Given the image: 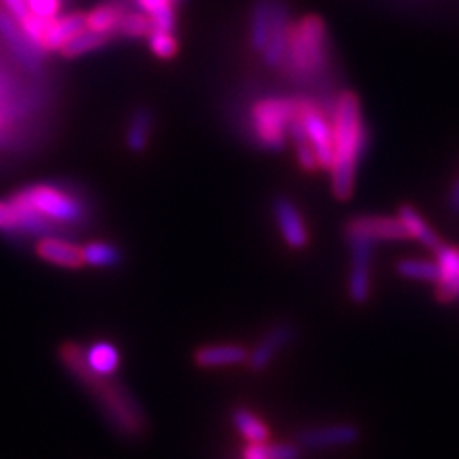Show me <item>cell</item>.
<instances>
[{
  "label": "cell",
  "mask_w": 459,
  "mask_h": 459,
  "mask_svg": "<svg viewBox=\"0 0 459 459\" xmlns=\"http://www.w3.org/2000/svg\"><path fill=\"white\" fill-rule=\"evenodd\" d=\"M297 117L303 125V131L314 150L316 161L324 170L332 169L333 163V128L332 119L320 109V106L307 98H299Z\"/></svg>",
  "instance_id": "8992f818"
},
{
  "label": "cell",
  "mask_w": 459,
  "mask_h": 459,
  "mask_svg": "<svg viewBox=\"0 0 459 459\" xmlns=\"http://www.w3.org/2000/svg\"><path fill=\"white\" fill-rule=\"evenodd\" d=\"M360 438V429L352 423H333L307 429L299 437V446L308 450H332L351 446Z\"/></svg>",
  "instance_id": "9c48e42d"
},
{
  "label": "cell",
  "mask_w": 459,
  "mask_h": 459,
  "mask_svg": "<svg viewBox=\"0 0 459 459\" xmlns=\"http://www.w3.org/2000/svg\"><path fill=\"white\" fill-rule=\"evenodd\" d=\"M295 337V329L290 324H278L270 327L263 335V339L255 344V349L249 351L247 366L251 371H264L274 358L290 344Z\"/></svg>",
  "instance_id": "7c38bea8"
},
{
  "label": "cell",
  "mask_w": 459,
  "mask_h": 459,
  "mask_svg": "<svg viewBox=\"0 0 459 459\" xmlns=\"http://www.w3.org/2000/svg\"><path fill=\"white\" fill-rule=\"evenodd\" d=\"M234 427L238 429V433L246 438L249 444H258V442H268L270 438V430L268 425L255 415L247 408H238L232 415Z\"/></svg>",
  "instance_id": "484cf974"
},
{
  "label": "cell",
  "mask_w": 459,
  "mask_h": 459,
  "mask_svg": "<svg viewBox=\"0 0 459 459\" xmlns=\"http://www.w3.org/2000/svg\"><path fill=\"white\" fill-rule=\"evenodd\" d=\"M109 40H111L109 35L84 29V31H81L77 37L71 39L60 52L64 57H81L84 54H91L94 50L104 48Z\"/></svg>",
  "instance_id": "83f0119b"
},
{
  "label": "cell",
  "mask_w": 459,
  "mask_h": 459,
  "mask_svg": "<svg viewBox=\"0 0 459 459\" xmlns=\"http://www.w3.org/2000/svg\"><path fill=\"white\" fill-rule=\"evenodd\" d=\"M0 39L4 40V45L10 48V52L16 56L20 65H23L31 74H40L42 71V54L37 50L27 37L22 33L18 22L13 20L8 12H0Z\"/></svg>",
  "instance_id": "30bf717a"
},
{
  "label": "cell",
  "mask_w": 459,
  "mask_h": 459,
  "mask_svg": "<svg viewBox=\"0 0 459 459\" xmlns=\"http://www.w3.org/2000/svg\"><path fill=\"white\" fill-rule=\"evenodd\" d=\"M84 13H69V16H57L50 20L45 39V52H60L67 42L84 31Z\"/></svg>",
  "instance_id": "ac0fdd59"
},
{
  "label": "cell",
  "mask_w": 459,
  "mask_h": 459,
  "mask_svg": "<svg viewBox=\"0 0 459 459\" xmlns=\"http://www.w3.org/2000/svg\"><path fill=\"white\" fill-rule=\"evenodd\" d=\"M175 3H180V0H175Z\"/></svg>",
  "instance_id": "836d02e7"
},
{
  "label": "cell",
  "mask_w": 459,
  "mask_h": 459,
  "mask_svg": "<svg viewBox=\"0 0 459 459\" xmlns=\"http://www.w3.org/2000/svg\"><path fill=\"white\" fill-rule=\"evenodd\" d=\"M396 274L410 281L437 283L440 278V270L437 261H427V258H402L396 264Z\"/></svg>",
  "instance_id": "d4e9b609"
},
{
  "label": "cell",
  "mask_w": 459,
  "mask_h": 459,
  "mask_svg": "<svg viewBox=\"0 0 459 459\" xmlns=\"http://www.w3.org/2000/svg\"><path fill=\"white\" fill-rule=\"evenodd\" d=\"M57 228L45 217H40L31 207L23 205L22 201L12 195L0 199V234L8 236H35L47 238L57 236Z\"/></svg>",
  "instance_id": "52a82bcc"
},
{
  "label": "cell",
  "mask_w": 459,
  "mask_h": 459,
  "mask_svg": "<svg viewBox=\"0 0 459 459\" xmlns=\"http://www.w3.org/2000/svg\"><path fill=\"white\" fill-rule=\"evenodd\" d=\"M84 362L94 373H98V376L111 377L119 368L121 356L111 342L98 341L91 344L89 349H84Z\"/></svg>",
  "instance_id": "ffe728a7"
},
{
  "label": "cell",
  "mask_w": 459,
  "mask_h": 459,
  "mask_svg": "<svg viewBox=\"0 0 459 459\" xmlns=\"http://www.w3.org/2000/svg\"><path fill=\"white\" fill-rule=\"evenodd\" d=\"M12 86L0 75V148H4L13 134V126L20 117L16 96L12 94Z\"/></svg>",
  "instance_id": "7402d4cb"
},
{
  "label": "cell",
  "mask_w": 459,
  "mask_h": 459,
  "mask_svg": "<svg viewBox=\"0 0 459 459\" xmlns=\"http://www.w3.org/2000/svg\"><path fill=\"white\" fill-rule=\"evenodd\" d=\"M299 109V98L266 96L249 111V131L264 150L280 152L290 138V126Z\"/></svg>",
  "instance_id": "5b68a950"
},
{
  "label": "cell",
  "mask_w": 459,
  "mask_h": 459,
  "mask_svg": "<svg viewBox=\"0 0 459 459\" xmlns=\"http://www.w3.org/2000/svg\"><path fill=\"white\" fill-rule=\"evenodd\" d=\"M249 351L236 342H217L199 347L194 354V362L199 368H224L247 364Z\"/></svg>",
  "instance_id": "e0dca14e"
},
{
  "label": "cell",
  "mask_w": 459,
  "mask_h": 459,
  "mask_svg": "<svg viewBox=\"0 0 459 459\" xmlns=\"http://www.w3.org/2000/svg\"><path fill=\"white\" fill-rule=\"evenodd\" d=\"M12 197L31 207L57 228L77 226L89 219V209H86L84 201L77 194L56 184H29L25 188L13 192Z\"/></svg>",
  "instance_id": "277c9868"
},
{
  "label": "cell",
  "mask_w": 459,
  "mask_h": 459,
  "mask_svg": "<svg viewBox=\"0 0 459 459\" xmlns=\"http://www.w3.org/2000/svg\"><path fill=\"white\" fill-rule=\"evenodd\" d=\"M134 3L143 13H148L157 31L172 33L177 29L175 0H134Z\"/></svg>",
  "instance_id": "cb8c5ba5"
},
{
  "label": "cell",
  "mask_w": 459,
  "mask_h": 459,
  "mask_svg": "<svg viewBox=\"0 0 459 459\" xmlns=\"http://www.w3.org/2000/svg\"><path fill=\"white\" fill-rule=\"evenodd\" d=\"M35 253L40 261H45L54 266H60V268L77 270V268L84 266L82 249L79 246H75V243H71L60 236L40 238L37 241Z\"/></svg>",
  "instance_id": "9a60e30c"
},
{
  "label": "cell",
  "mask_w": 459,
  "mask_h": 459,
  "mask_svg": "<svg viewBox=\"0 0 459 459\" xmlns=\"http://www.w3.org/2000/svg\"><path fill=\"white\" fill-rule=\"evenodd\" d=\"M448 207L454 214H459V178L454 182L450 195H448Z\"/></svg>",
  "instance_id": "d6a6232c"
},
{
  "label": "cell",
  "mask_w": 459,
  "mask_h": 459,
  "mask_svg": "<svg viewBox=\"0 0 459 459\" xmlns=\"http://www.w3.org/2000/svg\"><path fill=\"white\" fill-rule=\"evenodd\" d=\"M123 16H125L123 6L102 4V6H96L89 13H84V25L86 29H91V31L111 37L113 33H117Z\"/></svg>",
  "instance_id": "603a6c76"
},
{
  "label": "cell",
  "mask_w": 459,
  "mask_h": 459,
  "mask_svg": "<svg viewBox=\"0 0 459 459\" xmlns=\"http://www.w3.org/2000/svg\"><path fill=\"white\" fill-rule=\"evenodd\" d=\"M329 64V39L318 16H305L291 23L281 62L283 74L299 82L318 79Z\"/></svg>",
  "instance_id": "3957f363"
},
{
  "label": "cell",
  "mask_w": 459,
  "mask_h": 459,
  "mask_svg": "<svg viewBox=\"0 0 459 459\" xmlns=\"http://www.w3.org/2000/svg\"><path fill=\"white\" fill-rule=\"evenodd\" d=\"M148 45L150 50L155 57L160 60H172L178 54V40L172 37V33H165V31H153L148 35Z\"/></svg>",
  "instance_id": "f546056e"
},
{
  "label": "cell",
  "mask_w": 459,
  "mask_h": 459,
  "mask_svg": "<svg viewBox=\"0 0 459 459\" xmlns=\"http://www.w3.org/2000/svg\"><path fill=\"white\" fill-rule=\"evenodd\" d=\"M274 219L278 222L283 241L291 249H303L308 246V228L299 207L287 197L274 199Z\"/></svg>",
  "instance_id": "4fadbf2b"
},
{
  "label": "cell",
  "mask_w": 459,
  "mask_h": 459,
  "mask_svg": "<svg viewBox=\"0 0 459 459\" xmlns=\"http://www.w3.org/2000/svg\"><path fill=\"white\" fill-rule=\"evenodd\" d=\"M398 219L408 230L410 239H418L423 247H427L430 251H437L442 246V239L438 238V234L435 232L433 226L425 222V219L421 217V212L415 207L402 205L398 209Z\"/></svg>",
  "instance_id": "d6986e66"
},
{
  "label": "cell",
  "mask_w": 459,
  "mask_h": 459,
  "mask_svg": "<svg viewBox=\"0 0 459 459\" xmlns=\"http://www.w3.org/2000/svg\"><path fill=\"white\" fill-rule=\"evenodd\" d=\"M333 128V163L332 192L335 199L347 201L354 194L358 165L368 150V126L362 117V106L358 96L351 91L339 94L332 113Z\"/></svg>",
  "instance_id": "7a4b0ae2"
},
{
  "label": "cell",
  "mask_w": 459,
  "mask_h": 459,
  "mask_svg": "<svg viewBox=\"0 0 459 459\" xmlns=\"http://www.w3.org/2000/svg\"><path fill=\"white\" fill-rule=\"evenodd\" d=\"M351 249V272L347 281L349 299L354 305H366L371 297V264L376 241L362 236H347Z\"/></svg>",
  "instance_id": "ba28073f"
},
{
  "label": "cell",
  "mask_w": 459,
  "mask_h": 459,
  "mask_svg": "<svg viewBox=\"0 0 459 459\" xmlns=\"http://www.w3.org/2000/svg\"><path fill=\"white\" fill-rule=\"evenodd\" d=\"M153 31V23L148 13L140 12H128L123 16L117 35L128 37V39H148V35Z\"/></svg>",
  "instance_id": "f1b7e54d"
},
{
  "label": "cell",
  "mask_w": 459,
  "mask_h": 459,
  "mask_svg": "<svg viewBox=\"0 0 459 459\" xmlns=\"http://www.w3.org/2000/svg\"><path fill=\"white\" fill-rule=\"evenodd\" d=\"M82 249L84 264L94 268H113L121 264V249L109 241H91Z\"/></svg>",
  "instance_id": "4316f807"
},
{
  "label": "cell",
  "mask_w": 459,
  "mask_h": 459,
  "mask_svg": "<svg viewBox=\"0 0 459 459\" xmlns=\"http://www.w3.org/2000/svg\"><path fill=\"white\" fill-rule=\"evenodd\" d=\"M347 236H362L376 243L381 241H406L410 239L408 230L400 219L391 217H354L344 226Z\"/></svg>",
  "instance_id": "8fae6325"
},
{
  "label": "cell",
  "mask_w": 459,
  "mask_h": 459,
  "mask_svg": "<svg viewBox=\"0 0 459 459\" xmlns=\"http://www.w3.org/2000/svg\"><path fill=\"white\" fill-rule=\"evenodd\" d=\"M3 4L16 22H22L23 18L29 16V13H31V8H29L27 0H3Z\"/></svg>",
  "instance_id": "1f68e13d"
},
{
  "label": "cell",
  "mask_w": 459,
  "mask_h": 459,
  "mask_svg": "<svg viewBox=\"0 0 459 459\" xmlns=\"http://www.w3.org/2000/svg\"><path fill=\"white\" fill-rule=\"evenodd\" d=\"M281 6V0H256L255 3L249 23V45L255 52L261 54L264 50Z\"/></svg>",
  "instance_id": "2e32d148"
},
{
  "label": "cell",
  "mask_w": 459,
  "mask_h": 459,
  "mask_svg": "<svg viewBox=\"0 0 459 459\" xmlns=\"http://www.w3.org/2000/svg\"><path fill=\"white\" fill-rule=\"evenodd\" d=\"M152 128H153V115L150 109H136L133 113L131 121H128L125 142L126 148L140 153L148 148L150 138H152Z\"/></svg>",
  "instance_id": "44dd1931"
},
{
  "label": "cell",
  "mask_w": 459,
  "mask_h": 459,
  "mask_svg": "<svg viewBox=\"0 0 459 459\" xmlns=\"http://www.w3.org/2000/svg\"><path fill=\"white\" fill-rule=\"evenodd\" d=\"M435 261L440 270V278L435 283V297L438 303H455L459 300V249L442 243L435 251Z\"/></svg>",
  "instance_id": "5bb4252c"
},
{
  "label": "cell",
  "mask_w": 459,
  "mask_h": 459,
  "mask_svg": "<svg viewBox=\"0 0 459 459\" xmlns=\"http://www.w3.org/2000/svg\"><path fill=\"white\" fill-rule=\"evenodd\" d=\"M60 360L71 376L89 391L111 429L126 438H138L143 433L146 420H143L142 408L134 396L123 385L111 381L109 377L98 376L86 366L84 349L81 344L64 342L60 347Z\"/></svg>",
  "instance_id": "6da1fadb"
},
{
  "label": "cell",
  "mask_w": 459,
  "mask_h": 459,
  "mask_svg": "<svg viewBox=\"0 0 459 459\" xmlns=\"http://www.w3.org/2000/svg\"><path fill=\"white\" fill-rule=\"evenodd\" d=\"M266 452L268 459H299L300 457V446L299 442H276L268 444L266 442Z\"/></svg>",
  "instance_id": "4dcf8cb0"
}]
</instances>
